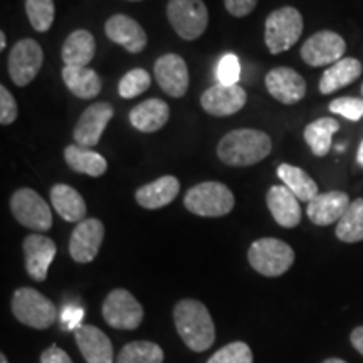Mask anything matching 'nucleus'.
I'll return each instance as SVG.
<instances>
[{"label": "nucleus", "instance_id": "6", "mask_svg": "<svg viewBox=\"0 0 363 363\" xmlns=\"http://www.w3.org/2000/svg\"><path fill=\"white\" fill-rule=\"evenodd\" d=\"M12 313L22 325L45 330L57 320V308L51 299L33 288H19L12 296Z\"/></svg>", "mask_w": 363, "mask_h": 363}, {"label": "nucleus", "instance_id": "20", "mask_svg": "<svg viewBox=\"0 0 363 363\" xmlns=\"http://www.w3.org/2000/svg\"><path fill=\"white\" fill-rule=\"evenodd\" d=\"M266 203L272 219L281 227L293 229L301 222V207L294 194L286 185H272L267 190Z\"/></svg>", "mask_w": 363, "mask_h": 363}, {"label": "nucleus", "instance_id": "45", "mask_svg": "<svg viewBox=\"0 0 363 363\" xmlns=\"http://www.w3.org/2000/svg\"><path fill=\"white\" fill-rule=\"evenodd\" d=\"M323 363H347V362H343L342 358H328V360H325Z\"/></svg>", "mask_w": 363, "mask_h": 363}, {"label": "nucleus", "instance_id": "48", "mask_svg": "<svg viewBox=\"0 0 363 363\" xmlns=\"http://www.w3.org/2000/svg\"><path fill=\"white\" fill-rule=\"evenodd\" d=\"M362 94H363V84H362Z\"/></svg>", "mask_w": 363, "mask_h": 363}, {"label": "nucleus", "instance_id": "3", "mask_svg": "<svg viewBox=\"0 0 363 363\" xmlns=\"http://www.w3.org/2000/svg\"><path fill=\"white\" fill-rule=\"evenodd\" d=\"M234 194L220 182H202L189 189L184 206L189 212L201 217H222L234 208Z\"/></svg>", "mask_w": 363, "mask_h": 363}, {"label": "nucleus", "instance_id": "44", "mask_svg": "<svg viewBox=\"0 0 363 363\" xmlns=\"http://www.w3.org/2000/svg\"><path fill=\"white\" fill-rule=\"evenodd\" d=\"M6 45H7V38H6V33H0V51H4V49H6Z\"/></svg>", "mask_w": 363, "mask_h": 363}, {"label": "nucleus", "instance_id": "8", "mask_svg": "<svg viewBox=\"0 0 363 363\" xmlns=\"http://www.w3.org/2000/svg\"><path fill=\"white\" fill-rule=\"evenodd\" d=\"M11 211L24 227L45 233L52 227V214L48 202L33 189H19L11 197Z\"/></svg>", "mask_w": 363, "mask_h": 363}, {"label": "nucleus", "instance_id": "16", "mask_svg": "<svg viewBox=\"0 0 363 363\" xmlns=\"http://www.w3.org/2000/svg\"><path fill=\"white\" fill-rule=\"evenodd\" d=\"M266 88L276 101L296 104L306 96V81L291 67H274L266 74Z\"/></svg>", "mask_w": 363, "mask_h": 363}, {"label": "nucleus", "instance_id": "41", "mask_svg": "<svg viewBox=\"0 0 363 363\" xmlns=\"http://www.w3.org/2000/svg\"><path fill=\"white\" fill-rule=\"evenodd\" d=\"M40 363H72V360L65 350L57 347H51L43 353Z\"/></svg>", "mask_w": 363, "mask_h": 363}, {"label": "nucleus", "instance_id": "17", "mask_svg": "<svg viewBox=\"0 0 363 363\" xmlns=\"http://www.w3.org/2000/svg\"><path fill=\"white\" fill-rule=\"evenodd\" d=\"M24 259L27 274L34 281H44L48 278V271L51 262L56 257L57 247L52 239L40 234H30L24 239Z\"/></svg>", "mask_w": 363, "mask_h": 363}, {"label": "nucleus", "instance_id": "34", "mask_svg": "<svg viewBox=\"0 0 363 363\" xmlns=\"http://www.w3.org/2000/svg\"><path fill=\"white\" fill-rule=\"evenodd\" d=\"M150 84H152V76L145 69H142V67H135V69L128 71L120 79L118 93H120L121 98L131 99L143 94L150 88Z\"/></svg>", "mask_w": 363, "mask_h": 363}, {"label": "nucleus", "instance_id": "22", "mask_svg": "<svg viewBox=\"0 0 363 363\" xmlns=\"http://www.w3.org/2000/svg\"><path fill=\"white\" fill-rule=\"evenodd\" d=\"M180 192V182L174 175H165L136 190L135 199L143 208L157 211L175 201Z\"/></svg>", "mask_w": 363, "mask_h": 363}, {"label": "nucleus", "instance_id": "30", "mask_svg": "<svg viewBox=\"0 0 363 363\" xmlns=\"http://www.w3.org/2000/svg\"><path fill=\"white\" fill-rule=\"evenodd\" d=\"M340 130V123L335 118H320L305 128V140L316 157H326L333 145V135Z\"/></svg>", "mask_w": 363, "mask_h": 363}, {"label": "nucleus", "instance_id": "38", "mask_svg": "<svg viewBox=\"0 0 363 363\" xmlns=\"http://www.w3.org/2000/svg\"><path fill=\"white\" fill-rule=\"evenodd\" d=\"M19 116V106L16 98L6 86H0V123L4 126L13 123Z\"/></svg>", "mask_w": 363, "mask_h": 363}, {"label": "nucleus", "instance_id": "31", "mask_svg": "<svg viewBox=\"0 0 363 363\" xmlns=\"http://www.w3.org/2000/svg\"><path fill=\"white\" fill-rule=\"evenodd\" d=\"M337 238L348 244L363 240V199L353 201L347 208L337 224Z\"/></svg>", "mask_w": 363, "mask_h": 363}, {"label": "nucleus", "instance_id": "46", "mask_svg": "<svg viewBox=\"0 0 363 363\" xmlns=\"http://www.w3.org/2000/svg\"><path fill=\"white\" fill-rule=\"evenodd\" d=\"M0 363H9V362H7V358H6V355H4V353H2V355H0Z\"/></svg>", "mask_w": 363, "mask_h": 363}, {"label": "nucleus", "instance_id": "24", "mask_svg": "<svg viewBox=\"0 0 363 363\" xmlns=\"http://www.w3.org/2000/svg\"><path fill=\"white\" fill-rule=\"evenodd\" d=\"M363 67L362 62L355 57H343L338 62L331 65L323 72L320 79V93L331 94L335 91L345 88V86L355 83L360 78Z\"/></svg>", "mask_w": 363, "mask_h": 363}, {"label": "nucleus", "instance_id": "7", "mask_svg": "<svg viewBox=\"0 0 363 363\" xmlns=\"http://www.w3.org/2000/svg\"><path fill=\"white\" fill-rule=\"evenodd\" d=\"M167 17L184 40L199 39L208 26V11L203 0H169Z\"/></svg>", "mask_w": 363, "mask_h": 363}, {"label": "nucleus", "instance_id": "40", "mask_svg": "<svg viewBox=\"0 0 363 363\" xmlns=\"http://www.w3.org/2000/svg\"><path fill=\"white\" fill-rule=\"evenodd\" d=\"M259 0H224L227 12L234 17H246L256 9Z\"/></svg>", "mask_w": 363, "mask_h": 363}, {"label": "nucleus", "instance_id": "14", "mask_svg": "<svg viewBox=\"0 0 363 363\" xmlns=\"http://www.w3.org/2000/svg\"><path fill=\"white\" fill-rule=\"evenodd\" d=\"M247 103L246 89L242 86H225L214 84L206 89L201 96V104L203 111H207L212 116H230L240 111L244 104Z\"/></svg>", "mask_w": 363, "mask_h": 363}, {"label": "nucleus", "instance_id": "2", "mask_svg": "<svg viewBox=\"0 0 363 363\" xmlns=\"http://www.w3.org/2000/svg\"><path fill=\"white\" fill-rule=\"evenodd\" d=\"M175 328L192 352H206L216 342V326L206 305L197 299H182L174 310Z\"/></svg>", "mask_w": 363, "mask_h": 363}, {"label": "nucleus", "instance_id": "42", "mask_svg": "<svg viewBox=\"0 0 363 363\" xmlns=\"http://www.w3.org/2000/svg\"><path fill=\"white\" fill-rule=\"evenodd\" d=\"M350 340H352L353 348H355L358 353H362V355H363V326H358V328L352 331Z\"/></svg>", "mask_w": 363, "mask_h": 363}, {"label": "nucleus", "instance_id": "5", "mask_svg": "<svg viewBox=\"0 0 363 363\" xmlns=\"http://www.w3.org/2000/svg\"><path fill=\"white\" fill-rule=\"evenodd\" d=\"M303 16L294 7H281L266 19L264 40L271 54H281L291 49L303 34Z\"/></svg>", "mask_w": 363, "mask_h": 363}, {"label": "nucleus", "instance_id": "32", "mask_svg": "<svg viewBox=\"0 0 363 363\" xmlns=\"http://www.w3.org/2000/svg\"><path fill=\"white\" fill-rule=\"evenodd\" d=\"M163 350L152 342H131L118 353L116 363H162Z\"/></svg>", "mask_w": 363, "mask_h": 363}, {"label": "nucleus", "instance_id": "25", "mask_svg": "<svg viewBox=\"0 0 363 363\" xmlns=\"http://www.w3.org/2000/svg\"><path fill=\"white\" fill-rule=\"evenodd\" d=\"M96 54V40L89 30L78 29L67 35L62 44V61L66 66H88Z\"/></svg>", "mask_w": 363, "mask_h": 363}, {"label": "nucleus", "instance_id": "18", "mask_svg": "<svg viewBox=\"0 0 363 363\" xmlns=\"http://www.w3.org/2000/svg\"><path fill=\"white\" fill-rule=\"evenodd\" d=\"M104 33H106L108 39L125 48L131 54L142 52L147 48L148 38L143 27L125 13L111 16L104 24Z\"/></svg>", "mask_w": 363, "mask_h": 363}, {"label": "nucleus", "instance_id": "29", "mask_svg": "<svg viewBox=\"0 0 363 363\" xmlns=\"http://www.w3.org/2000/svg\"><path fill=\"white\" fill-rule=\"evenodd\" d=\"M278 177L283 184L294 194L298 201L311 202L318 195V185L303 169L289 165V163H281L278 167Z\"/></svg>", "mask_w": 363, "mask_h": 363}, {"label": "nucleus", "instance_id": "37", "mask_svg": "<svg viewBox=\"0 0 363 363\" xmlns=\"http://www.w3.org/2000/svg\"><path fill=\"white\" fill-rule=\"evenodd\" d=\"M239 76H240L239 57L233 52L222 56V59L219 61V66H217V79H219V83L225 86H234L238 84Z\"/></svg>", "mask_w": 363, "mask_h": 363}, {"label": "nucleus", "instance_id": "35", "mask_svg": "<svg viewBox=\"0 0 363 363\" xmlns=\"http://www.w3.org/2000/svg\"><path fill=\"white\" fill-rule=\"evenodd\" d=\"M207 363H252V352L247 343L234 342L216 352Z\"/></svg>", "mask_w": 363, "mask_h": 363}, {"label": "nucleus", "instance_id": "39", "mask_svg": "<svg viewBox=\"0 0 363 363\" xmlns=\"http://www.w3.org/2000/svg\"><path fill=\"white\" fill-rule=\"evenodd\" d=\"M84 310L79 306H66L61 313V326L65 331H76L83 321Z\"/></svg>", "mask_w": 363, "mask_h": 363}, {"label": "nucleus", "instance_id": "27", "mask_svg": "<svg viewBox=\"0 0 363 363\" xmlns=\"http://www.w3.org/2000/svg\"><path fill=\"white\" fill-rule=\"evenodd\" d=\"M54 211L67 222H79L86 217V202L76 189L66 184H56L51 189Z\"/></svg>", "mask_w": 363, "mask_h": 363}, {"label": "nucleus", "instance_id": "23", "mask_svg": "<svg viewBox=\"0 0 363 363\" xmlns=\"http://www.w3.org/2000/svg\"><path fill=\"white\" fill-rule=\"evenodd\" d=\"M170 108L163 99L153 98L136 104L130 111V123L142 133H155L169 123Z\"/></svg>", "mask_w": 363, "mask_h": 363}, {"label": "nucleus", "instance_id": "28", "mask_svg": "<svg viewBox=\"0 0 363 363\" xmlns=\"http://www.w3.org/2000/svg\"><path fill=\"white\" fill-rule=\"evenodd\" d=\"M65 160L71 170L94 177V179L104 175L108 170V162L104 160V157L76 143L65 150Z\"/></svg>", "mask_w": 363, "mask_h": 363}, {"label": "nucleus", "instance_id": "12", "mask_svg": "<svg viewBox=\"0 0 363 363\" xmlns=\"http://www.w3.org/2000/svg\"><path fill=\"white\" fill-rule=\"evenodd\" d=\"M113 116H115V110H113L111 103L101 101L91 104L88 110H84L83 115L79 116L74 131H72L74 143L84 148L98 145Z\"/></svg>", "mask_w": 363, "mask_h": 363}, {"label": "nucleus", "instance_id": "33", "mask_svg": "<svg viewBox=\"0 0 363 363\" xmlns=\"http://www.w3.org/2000/svg\"><path fill=\"white\" fill-rule=\"evenodd\" d=\"M26 13L38 33H48L56 16L54 0H26Z\"/></svg>", "mask_w": 363, "mask_h": 363}, {"label": "nucleus", "instance_id": "47", "mask_svg": "<svg viewBox=\"0 0 363 363\" xmlns=\"http://www.w3.org/2000/svg\"><path fill=\"white\" fill-rule=\"evenodd\" d=\"M130 2H140V0H130Z\"/></svg>", "mask_w": 363, "mask_h": 363}, {"label": "nucleus", "instance_id": "4", "mask_svg": "<svg viewBox=\"0 0 363 363\" xmlns=\"http://www.w3.org/2000/svg\"><path fill=\"white\" fill-rule=\"evenodd\" d=\"M249 264L266 278H278L294 262V251L284 240L262 238L254 240L247 251Z\"/></svg>", "mask_w": 363, "mask_h": 363}, {"label": "nucleus", "instance_id": "36", "mask_svg": "<svg viewBox=\"0 0 363 363\" xmlns=\"http://www.w3.org/2000/svg\"><path fill=\"white\" fill-rule=\"evenodd\" d=\"M330 111L350 121H358L363 118V99L353 96L337 98L330 103Z\"/></svg>", "mask_w": 363, "mask_h": 363}, {"label": "nucleus", "instance_id": "9", "mask_svg": "<svg viewBox=\"0 0 363 363\" xmlns=\"http://www.w3.org/2000/svg\"><path fill=\"white\" fill-rule=\"evenodd\" d=\"M44 62V51L34 39H21L9 54V74L19 88L30 84L39 74Z\"/></svg>", "mask_w": 363, "mask_h": 363}, {"label": "nucleus", "instance_id": "10", "mask_svg": "<svg viewBox=\"0 0 363 363\" xmlns=\"http://www.w3.org/2000/svg\"><path fill=\"white\" fill-rule=\"evenodd\" d=\"M104 321L116 330H136L143 321V308L126 289H113L103 303Z\"/></svg>", "mask_w": 363, "mask_h": 363}, {"label": "nucleus", "instance_id": "21", "mask_svg": "<svg viewBox=\"0 0 363 363\" xmlns=\"http://www.w3.org/2000/svg\"><path fill=\"white\" fill-rule=\"evenodd\" d=\"M74 338L88 363H113L111 340L96 326H79L74 331Z\"/></svg>", "mask_w": 363, "mask_h": 363}, {"label": "nucleus", "instance_id": "13", "mask_svg": "<svg viewBox=\"0 0 363 363\" xmlns=\"http://www.w3.org/2000/svg\"><path fill=\"white\" fill-rule=\"evenodd\" d=\"M155 79L160 88L172 98H182L187 93L190 78L187 62L179 54H163L153 66Z\"/></svg>", "mask_w": 363, "mask_h": 363}, {"label": "nucleus", "instance_id": "26", "mask_svg": "<svg viewBox=\"0 0 363 363\" xmlns=\"http://www.w3.org/2000/svg\"><path fill=\"white\" fill-rule=\"evenodd\" d=\"M62 81L67 89L81 99L96 98L101 91V79L98 72L88 66H65Z\"/></svg>", "mask_w": 363, "mask_h": 363}, {"label": "nucleus", "instance_id": "11", "mask_svg": "<svg viewBox=\"0 0 363 363\" xmlns=\"http://www.w3.org/2000/svg\"><path fill=\"white\" fill-rule=\"evenodd\" d=\"M347 51V43L342 35L333 30H320L305 40L301 51V59L308 66L320 67L326 65H335Z\"/></svg>", "mask_w": 363, "mask_h": 363}, {"label": "nucleus", "instance_id": "19", "mask_svg": "<svg viewBox=\"0 0 363 363\" xmlns=\"http://www.w3.org/2000/svg\"><path fill=\"white\" fill-rule=\"evenodd\" d=\"M350 203V197L347 194L331 190V192L318 194L311 202H308L306 214L313 224L325 227L340 222Z\"/></svg>", "mask_w": 363, "mask_h": 363}, {"label": "nucleus", "instance_id": "15", "mask_svg": "<svg viewBox=\"0 0 363 363\" xmlns=\"http://www.w3.org/2000/svg\"><path fill=\"white\" fill-rule=\"evenodd\" d=\"M104 225L98 219H84L74 227L69 240L71 257L79 264H88L98 256L103 244Z\"/></svg>", "mask_w": 363, "mask_h": 363}, {"label": "nucleus", "instance_id": "1", "mask_svg": "<svg viewBox=\"0 0 363 363\" xmlns=\"http://www.w3.org/2000/svg\"><path fill=\"white\" fill-rule=\"evenodd\" d=\"M272 150L271 136L261 130L229 131L217 145V157L229 167H251L264 160Z\"/></svg>", "mask_w": 363, "mask_h": 363}, {"label": "nucleus", "instance_id": "43", "mask_svg": "<svg viewBox=\"0 0 363 363\" xmlns=\"http://www.w3.org/2000/svg\"><path fill=\"white\" fill-rule=\"evenodd\" d=\"M357 162H358V165H360L362 169H363V142L360 143V148H358V153H357Z\"/></svg>", "mask_w": 363, "mask_h": 363}]
</instances>
